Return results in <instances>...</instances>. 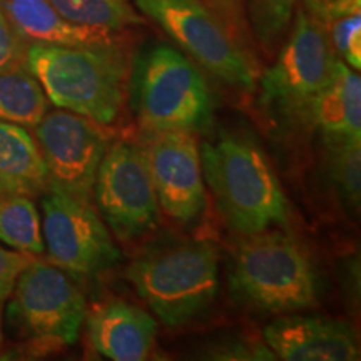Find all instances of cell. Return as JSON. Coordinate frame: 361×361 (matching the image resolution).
Here are the masks:
<instances>
[{
	"label": "cell",
	"mask_w": 361,
	"mask_h": 361,
	"mask_svg": "<svg viewBox=\"0 0 361 361\" xmlns=\"http://www.w3.org/2000/svg\"><path fill=\"white\" fill-rule=\"evenodd\" d=\"M231 288L247 303L271 313H293L316 303L311 261L295 239L278 231L246 234L233 258Z\"/></svg>",
	"instance_id": "5"
},
{
	"label": "cell",
	"mask_w": 361,
	"mask_h": 361,
	"mask_svg": "<svg viewBox=\"0 0 361 361\" xmlns=\"http://www.w3.org/2000/svg\"><path fill=\"white\" fill-rule=\"evenodd\" d=\"M0 346H2V331H0Z\"/></svg>",
	"instance_id": "28"
},
{
	"label": "cell",
	"mask_w": 361,
	"mask_h": 361,
	"mask_svg": "<svg viewBox=\"0 0 361 361\" xmlns=\"http://www.w3.org/2000/svg\"><path fill=\"white\" fill-rule=\"evenodd\" d=\"M42 197V238L49 259L78 278L109 269L121 259L109 228L90 200L49 188Z\"/></svg>",
	"instance_id": "8"
},
{
	"label": "cell",
	"mask_w": 361,
	"mask_h": 361,
	"mask_svg": "<svg viewBox=\"0 0 361 361\" xmlns=\"http://www.w3.org/2000/svg\"><path fill=\"white\" fill-rule=\"evenodd\" d=\"M291 22L290 37L274 64L259 78L261 101L271 106L305 107L326 85L338 61L318 17L300 7Z\"/></svg>",
	"instance_id": "10"
},
{
	"label": "cell",
	"mask_w": 361,
	"mask_h": 361,
	"mask_svg": "<svg viewBox=\"0 0 361 361\" xmlns=\"http://www.w3.org/2000/svg\"><path fill=\"white\" fill-rule=\"evenodd\" d=\"M202 176L226 224L256 234L288 223V200L258 144L245 134L223 133L200 147Z\"/></svg>",
	"instance_id": "2"
},
{
	"label": "cell",
	"mask_w": 361,
	"mask_h": 361,
	"mask_svg": "<svg viewBox=\"0 0 361 361\" xmlns=\"http://www.w3.org/2000/svg\"><path fill=\"white\" fill-rule=\"evenodd\" d=\"M264 343L276 358L288 361H355L358 338L350 324L335 319L286 316L263 331Z\"/></svg>",
	"instance_id": "13"
},
{
	"label": "cell",
	"mask_w": 361,
	"mask_h": 361,
	"mask_svg": "<svg viewBox=\"0 0 361 361\" xmlns=\"http://www.w3.org/2000/svg\"><path fill=\"white\" fill-rule=\"evenodd\" d=\"M97 123L59 109L35 126V141L45 162L49 188L90 200L97 171L107 152V139Z\"/></svg>",
	"instance_id": "11"
},
{
	"label": "cell",
	"mask_w": 361,
	"mask_h": 361,
	"mask_svg": "<svg viewBox=\"0 0 361 361\" xmlns=\"http://www.w3.org/2000/svg\"><path fill=\"white\" fill-rule=\"evenodd\" d=\"M0 184L4 191L37 194L49 189L39 144L24 126L0 121Z\"/></svg>",
	"instance_id": "17"
},
{
	"label": "cell",
	"mask_w": 361,
	"mask_h": 361,
	"mask_svg": "<svg viewBox=\"0 0 361 361\" xmlns=\"http://www.w3.org/2000/svg\"><path fill=\"white\" fill-rule=\"evenodd\" d=\"M0 192H4V186H2V184H0Z\"/></svg>",
	"instance_id": "29"
},
{
	"label": "cell",
	"mask_w": 361,
	"mask_h": 361,
	"mask_svg": "<svg viewBox=\"0 0 361 361\" xmlns=\"http://www.w3.org/2000/svg\"><path fill=\"white\" fill-rule=\"evenodd\" d=\"M211 11L218 13L226 27L241 45L247 49L250 42V24H247L245 0H202Z\"/></svg>",
	"instance_id": "24"
},
{
	"label": "cell",
	"mask_w": 361,
	"mask_h": 361,
	"mask_svg": "<svg viewBox=\"0 0 361 361\" xmlns=\"http://www.w3.org/2000/svg\"><path fill=\"white\" fill-rule=\"evenodd\" d=\"M0 241L24 255H44L42 223L29 194L0 192Z\"/></svg>",
	"instance_id": "19"
},
{
	"label": "cell",
	"mask_w": 361,
	"mask_h": 361,
	"mask_svg": "<svg viewBox=\"0 0 361 361\" xmlns=\"http://www.w3.org/2000/svg\"><path fill=\"white\" fill-rule=\"evenodd\" d=\"M92 348L114 361H142L152 355L157 326L151 314L123 300H109L85 314Z\"/></svg>",
	"instance_id": "14"
},
{
	"label": "cell",
	"mask_w": 361,
	"mask_h": 361,
	"mask_svg": "<svg viewBox=\"0 0 361 361\" xmlns=\"http://www.w3.org/2000/svg\"><path fill=\"white\" fill-rule=\"evenodd\" d=\"M0 7L27 44L66 47L126 44L124 32L74 24L62 17L47 0H0Z\"/></svg>",
	"instance_id": "15"
},
{
	"label": "cell",
	"mask_w": 361,
	"mask_h": 361,
	"mask_svg": "<svg viewBox=\"0 0 361 361\" xmlns=\"http://www.w3.org/2000/svg\"><path fill=\"white\" fill-rule=\"evenodd\" d=\"M25 47L27 42L13 29L12 22L0 7V71L25 64Z\"/></svg>",
	"instance_id": "25"
},
{
	"label": "cell",
	"mask_w": 361,
	"mask_h": 361,
	"mask_svg": "<svg viewBox=\"0 0 361 361\" xmlns=\"http://www.w3.org/2000/svg\"><path fill=\"white\" fill-rule=\"evenodd\" d=\"M336 56L351 69L361 67V0H326L318 17Z\"/></svg>",
	"instance_id": "21"
},
{
	"label": "cell",
	"mask_w": 361,
	"mask_h": 361,
	"mask_svg": "<svg viewBox=\"0 0 361 361\" xmlns=\"http://www.w3.org/2000/svg\"><path fill=\"white\" fill-rule=\"evenodd\" d=\"M146 154L157 202L179 224H192L206 207L200 146L192 130L149 133Z\"/></svg>",
	"instance_id": "12"
},
{
	"label": "cell",
	"mask_w": 361,
	"mask_h": 361,
	"mask_svg": "<svg viewBox=\"0 0 361 361\" xmlns=\"http://www.w3.org/2000/svg\"><path fill=\"white\" fill-rule=\"evenodd\" d=\"M324 4H326V0H303V7L314 17H319Z\"/></svg>",
	"instance_id": "27"
},
{
	"label": "cell",
	"mask_w": 361,
	"mask_h": 361,
	"mask_svg": "<svg viewBox=\"0 0 361 361\" xmlns=\"http://www.w3.org/2000/svg\"><path fill=\"white\" fill-rule=\"evenodd\" d=\"M130 104L149 133L204 129L213 97L202 69L168 44H154L130 64Z\"/></svg>",
	"instance_id": "4"
},
{
	"label": "cell",
	"mask_w": 361,
	"mask_h": 361,
	"mask_svg": "<svg viewBox=\"0 0 361 361\" xmlns=\"http://www.w3.org/2000/svg\"><path fill=\"white\" fill-rule=\"evenodd\" d=\"M67 20L79 25L124 32L126 29L142 25V13L133 0H47Z\"/></svg>",
	"instance_id": "20"
},
{
	"label": "cell",
	"mask_w": 361,
	"mask_h": 361,
	"mask_svg": "<svg viewBox=\"0 0 361 361\" xmlns=\"http://www.w3.org/2000/svg\"><path fill=\"white\" fill-rule=\"evenodd\" d=\"M126 278L149 308L171 328L209 308L219 290V256L207 241H173L146 250Z\"/></svg>",
	"instance_id": "3"
},
{
	"label": "cell",
	"mask_w": 361,
	"mask_h": 361,
	"mask_svg": "<svg viewBox=\"0 0 361 361\" xmlns=\"http://www.w3.org/2000/svg\"><path fill=\"white\" fill-rule=\"evenodd\" d=\"M7 322L30 353H56L79 340L87 303L69 273L32 259L8 296Z\"/></svg>",
	"instance_id": "6"
},
{
	"label": "cell",
	"mask_w": 361,
	"mask_h": 361,
	"mask_svg": "<svg viewBox=\"0 0 361 361\" xmlns=\"http://www.w3.org/2000/svg\"><path fill=\"white\" fill-rule=\"evenodd\" d=\"M126 44L66 47L27 44L25 67L42 85L49 102L94 121L116 123L129 90L130 59Z\"/></svg>",
	"instance_id": "1"
},
{
	"label": "cell",
	"mask_w": 361,
	"mask_h": 361,
	"mask_svg": "<svg viewBox=\"0 0 361 361\" xmlns=\"http://www.w3.org/2000/svg\"><path fill=\"white\" fill-rule=\"evenodd\" d=\"M47 111L49 99L25 64L0 71V121L35 128Z\"/></svg>",
	"instance_id": "18"
},
{
	"label": "cell",
	"mask_w": 361,
	"mask_h": 361,
	"mask_svg": "<svg viewBox=\"0 0 361 361\" xmlns=\"http://www.w3.org/2000/svg\"><path fill=\"white\" fill-rule=\"evenodd\" d=\"M360 139L326 141L328 178L341 200L358 209L361 194V149Z\"/></svg>",
	"instance_id": "22"
},
{
	"label": "cell",
	"mask_w": 361,
	"mask_h": 361,
	"mask_svg": "<svg viewBox=\"0 0 361 361\" xmlns=\"http://www.w3.org/2000/svg\"><path fill=\"white\" fill-rule=\"evenodd\" d=\"M133 4L168 34L180 52L219 82L241 92L256 89L259 71L252 54L202 0H133Z\"/></svg>",
	"instance_id": "7"
},
{
	"label": "cell",
	"mask_w": 361,
	"mask_h": 361,
	"mask_svg": "<svg viewBox=\"0 0 361 361\" xmlns=\"http://www.w3.org/2000/svg\"><path fill=\"white\" fill-rule=\"evenodd\" d=\"M298 0H245L247 24L261 47L271 52L288 32Z\"/></svg>",
	"instance_id": "23"
},
{
	"label": "cell",
	"mask_w": 361,
	"mask_h": 361,
	"mask_svg": "<svg viewBox=\"0 0 361 361\" xmlns=\"http://www.w3.org/2000/svg\"><path fill=\"white\" fill-rule=\"evenodd\" d=\"M30 261H32V256L19 251H8L0 246V319H2L4 306L13 290V284Z\"/></svg>",
	"instance_id": "26"
},
{
	"label": "cell",
	"mask_w": 361,
	"mask_h": 361,
	"mask_svg": "<svg viewBox=\"0 0 361 361\" xmlns=\"http://www.w3.org/2000/svg\"><path fill=\"white\" fill-rule=\"evenodd\" d=\"M311 123L322 130L324 141L361 139V79L338 59L326 85L305 104Z\"/></svg>",
	"instance_id": "16"
},
{
	"label": "cell",
	"mask_w": 361,
	"mask_h": 361,
	"mask_svg": "<svg viewBox=\"0 0 361 361\" xmlns=\"http://www.w3.org/2000/svg\"><path fill=\"white\" fill-rule=\"evenodd\" d=\"M92 194L102 221L119 241H135L159 224L161 207L142 147L117 142L107 149Z\"/></svg>",
	"instance_id": "9"
}]
</instances>
